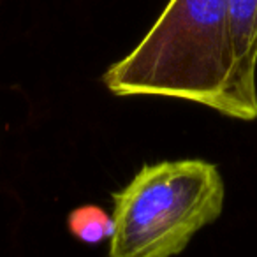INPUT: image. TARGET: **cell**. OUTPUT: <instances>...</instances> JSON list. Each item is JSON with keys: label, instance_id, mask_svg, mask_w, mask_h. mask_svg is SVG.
Segmentation results:
<instances>
[{"label": "cell", "instance_id": "4", "mask_svg": "<svg viewBox=\"0 0 257 257\" xmlns=\"http://www.w3.org/2000/svg\"><path fill=\"white\" fill-rule=\"evenodd\" d=\"M67 227L72 236L86 245H95L113 234V217L95 204H85L72 210L67 217Z\"/></svg>", "mask_w": 257, "mask_h": 257}, {"label": "cell", "instance_id": "3", "mask_svg": "<svg viewBox=\"0 0 257 257\" xmlns=\"http://www.w3.org/2000/svg\"><path fill=\"white\" fill-rule=\"evenodd\" d=\"M231 76L227 86V116L257 118V0H229Z\"/></svg>", "mask_w": 257, "mask_h": 257}, {"label": "cell", "instance_id": "2", "mask_svg": "<svg viewBox=\"0 0 257 257\" xmlns=\"http://www.w3.org/2000/svg\"><path fill=\"white\" fill-rule=\"evenodd\" d=\"M225 187L211 162L189 159L145 166L113 194L109 257H173L222 213Z\"/></svg>", "mask_w": 257, "mask_h": 257}, {"label": "cell", "instance_id": "1", "mask_svg": "<svg viewBox=\"0 0 257 257\" xmlns=\"http://www.w3.org/2000/svg\"><path fill=\"white\" fill-rule=\"evenodd\" d=\"M229 76V0H171L143 41L111 65L102 81L118 97H175L227 116Z\"/></svg>", "mask_w": 257, "mask_h": 257}]
</instances>
